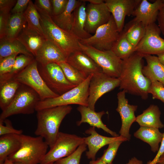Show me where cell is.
Returning a JSON list of instances; mask_svg holds the SVG:
<instances>
[{"label": "cell", "instance_id": "cell-28", "mask_svg": "<svg viewBox=\"0 0 164 164\" xmlns=\"http://www.w3.org/2000/svg\"><path fill=\"white\" fill-rule=\"evenodd\" d=\"M81 2V0H68L66 8L62 13L57 15L51 16L54 23L62 29L71 32L73 11Z\"/></svg>", "mask_w": 164, "mask_h": 164}, {"label": "cell", "instance_id": "cell-30", "mask_svg": "<svg viewBox=\"0 0 164 164\" xmlns=\"http://www.w3.org/2000/svg\"><path fill=\"white\" fill-rule=\"evenodd\" d=\"M21 84L13 79L0 84V108L2 111L12 102Z\"/></svg>", "mask_w": 164, "mask_h": 164}, {"label": "cell", "instance_id": "cell-12", "mask_svg": "<svg viewBox=\"0 0 164 164\" xmlns=\"http://www.w3.org/2000/svg\"><path fill=\"white\" fill-rule=\"evenodd\" d=\"M119 78L111 77L103 72L92 75L89 86L88 107L95 110L97 101L103 95L119 86Z\"/></svg>", "mask_w": 164, "mask_h": 164}, {"label": "cell", "instance_id": "cell-39", "mask_svg": "<svg viewBox=\"0 0 164 164\" xmlns=\"http://www.w3.org/2000/svg\"><path fill=\"white\" fill-rule=\"evenodd\" d=\"M18 54H14L0 60V78L11 71Z\"/></svg>", "mask_w": 164, "mask_h": 164}, {"label": "cell", "instance_id": "cell-52", "mask_svg": "<svg viewBox=\"0 0 164 164\" xmlns=\"http://www.w3.org/2000/svg\"><path fill=\"white\" fill-rule=\"evenodd\" d=\"M155 164H164V153L161 156Z\"/></svg>", "mask_w": 164, "mask_h": 164}, {"label": "cell", "instance_id": "cell-53", "mask_svg": "<svg viewBox=\"0 0 164 164\" xmlns=\"http://www.w3.org/2000/svg\"><path fill=\"white\" fill-rule=\"evenodd\" d=\"M2 164H22V163L12 162L7 159Z\"/></svg>", "mask_w": 164, "mask_h": 164}, {"label": "cell", "instance_id": "cell-50", "mask_svg": "<svg viewBox=\"0 0 164 164\" xmlns=\"http://www.w3.org/2000/svg\"><path fill=\"white\" fill-rule=\"evenodd\" d=\"M89 164H107L103 161L100 158L96 160H93L90 161Z\"/></svg>", "mask_w": 164, "mask_h": 164}, {"label": "cell", "instance_id": "cell-46", "mask_svg": "<svg viewBox=\"0 0 164 164\" xmlns=\"http://www.w3.org/2000/svg\"><path fill=\"white\" fill-rule=\"evenodd\" d=\"M17 0H0V11H11Z\"/></svg>", "mask_w": 164, "mask_h": 164}, {"label": "cell", "instance_id": "cell-26", "mask_svg": "<svg viewBox=\"0 0 164 164\" xmlns=\"http://www.w3.org/2000/svg\"><path fill=\"white\" fill-rule=\"evenodd\" d=\"M163 135L158 128L146 127H140L134 134L135 137L149 144L153 152L158 151Z\"/></svg>", "mask_w": 164, "mask_h": 164}, {"label": "cell", "instance_id": "cell-24", "mask_svg": "<svg viewBox=\"0 0 164 164\" xmlns=\"http://www.w3.org/2000/svg\"><path fill=\"white\" fill-rule=\"evenodd\" d=\"M80 4L74 10L71 32L79 40L87 39L91 35L85 29L86 21V2L81 0Z\"/></svg>", "mask_w": 164, "mask_h": 164}, {"label": "cell", "instance_id": "cell-35", "mask_svg": "<svg viewBox=\"0 0 164 164\" xmlns=\"http://www.w3.org/2000/svg\"><path fill=\"white\" fill-rule=\"evenodd\" d=\"M34 59V57L22 54L17 56L10 72L7 75L0 78V84L12 79L15 75L30 64Z\"/></svg>", "mask_w": 164, "mask_h": 164}, {"label": "cell", "instance_id": "cell-34", "mask_svg": "<svg viewBox=\"0 0 164 164\" xmlns=\"http://www.w3.org/2000/svg\"><path fill=\"white\" fill-rule=\"evenodd\" d=\"M23 15L28 27L44 36L40 24L39 14L32 0H30Z\"/></svg>", "mask_w": 164, "mask_h": 164}, {"label": "cell", "instance_id": "cell-55", "mask_svg": "<svg viewBox=\"0 0 164 164\" xmlns=\"http://www.w3.org/2000/svg\"><path fill=\"white\" fill-rule=\"evenodd\" d=\"M49 164H57L56 162L53 163H51Z\"/></svg>", "mask_w": 164, "mask_h": 164}, {"label": "cell", "instance_id": "cell-25", "mask_svg": "<svg viewBox=\"0 0 164 164\" xmlns=\"http://www.w3.org/2000/svg\"><path fill=\"white\" fill-rule=\"evenodd\" d=\"M161 112L156 105L151 104L142 113L136 117L135 122L140 127H153L161 129L164 125L160 120Z\"/></svg>", "mask_w": 164, "mask_h": 164}, {"label": "cell", "instance_id": "cell-11", "mask_svg": "<svg viewBox=\"0 0 164 164\" xmlns=\"http://www.w3.org/2000/svg\"><path fill=\"white\" fill-rule=\"evenodd\" d=\"M38 68L48 87L59 95L76 86L67 80L61 68L57 63L42 65L38 63Z\"/></svg>", "mask_w": 164, "mask_h": 164}, {"label": "cell", "instance_id": "cell-2", "mask_svg": "<svg viewBox=\"0 0 164 164\" xmlns=\"http://www.w3.org/2000/svg\"><path fill=\"white\" fill-rule=\"evenodd\" d=\"M72 109L69 105L56 106L36 111L37 125L35 134L43 138L50 148L52 147L60 132L59 129L62 121Z\"/></svg>", "mask_w": 164, "mask_h": 164}, {"label": "cell", "instance_id": "cell-23", "mask_svg": "<svg viewBox=\"0 0 164 164\" xmlns=\"http://www.w3.org/2000/svg\"><path fill=\"white\" fill-rule=\"evenodd\" d=\"M147 64L144 66L142 72L144 75L152 82L157 81L164 86V65L157 56L151 55L144 56Z\"/></svg>", "mask_w": 164, "mask_h": 164}, {"label": "cell", "instance_id": "cell-51", "mask_svg": "<svg viewBox=\"0 0 164 164\" xmlns=\"http://www.w3.org/2000/svg\"><path fill=\"white\" fill-rule=\"evenodd\" d=\"M85 2H88L90 3L94 4H99L104 2V0H84Z\"/></svg>", "mask_w": 164, "mask_h": 164}, {"label": "cell", "instance_id": "cell-4", "mask_svg": "<svg viewBox=\"0 0 164 164\" xmlns=\"http://www.w3.org/2000/svg\"><path fill=\"white\" fill-rule=\"evenodd\" d=\"M21 145L18 150L7 159L22 164H39L48 152L49 145L41 137L20 135Z\"/></svg>", "mask_w": 164, "mask_h": 164}, {"label": "cell", "instance_id": "cell-15", "mask_svg": "<svg viewBox=\"0 0 164 164\" xmlns=\"http://www.w3.org/2000/svg\"><path fill=\"white\" fill-rule=\"evenodd\" d=\"M86 11L85 29L90 34L94 33L99 27L106 24L111 16L104 1L99 4H88Z\"/></svg>", "mask_w": 164, "mask_h": 164}, {"label": "cell", "instance_id": "cell-21", "mask_svg": "<svg viewBox=\"0 0 164 164\" xmlns=\"http://www.w3.org/2000/svg\"><path fill=\"white\" fill-rule=\"evenodd\" d=\"M77 110L80 113L81 117L80 120L77 122V126L80 125L83 123H86L92 127L102 129L112 137L119 136L116 133L108 128L103 122L101 118L105 114L104 111L96 112L88 106L83 105H79Z\"/></svg>", "mask_w": 164, "mask_h": 164}, {"label": "cell", "instance_id": "cell-13", "mask_svg": "<svg viewBox=\"0 0 164 164\" xmlns=\"http://www.w3.org/2000/svg\"><path fill=\"white\" fill-rule=\"evenodd\" d=\"M161 33L155 23L147 26L145 34L135 47V52L144 56L164 53V39L160 36Z\"/></svg>", "mask_w": 164, "mask_h": 164}, {"label": "cell", "instance_id": "cell-14", "mask_svg": "<svg viewBox=\"0 0 164 164\" xmlns=\"http://www.w3.org/2000/svg\"><path fill=\"white\" fill-rule=\"evenodd\" d=\"M126 93L125 91L122 90L117 94L118 105L116 110L121 119V125L119 132L120 135L129 141L131 137L130 129L132 124L135 121V113L138 106L128 103V100L125 97Z\"/></svg>", "mask_w": 164, "mask_h": 164}, {"label": "cell", "instance_id": "cell-36", "mask_svg": "<svg viewBox=\"0 0 164 164\" xmlns=\"http://www.w3.org/2000/svg\"><path fill=\"white\" fill-rule=\"evenodd\" d=\"M57 64L61 68L67 80L75 86L81 84L87 77L66 62Z\"/></svg>", "mask_w": 164, "mask_h": 164}, {"label": "cell", "instance_id": "cell-38", "mask_svg": "<svg viewBox=\"0 0 164 164\" xmlns=\"http://www.w3.org/2000/svg\"><path fill=\"white\" fill-rule=\"evenodd\" d=\"M123 142L122 140H119L109 144L108 148L104 151L100 159L107 164H112L118 149Z\"/></svg>", "mask_w": 164, "mask_h": 164}, {"label": "cell", "instance_id": "cell-20", "mask_svg": "<svg viewBox=\"0 0 164 164\" xmlns=\"http://www.w3.org/2000/svg\"><path fill=\"white\" fill-rule=\"evenodd\" d=\"M66 62L87 77L90 75L103 72L93 60L81 50L71 53L67 57Z\"/></svg>", "mask_w": 164, "mask_h": 164}, {"label": "cell", "instance_id": "cell-6", "mask_svg": "<svg viewBox=\"0 0 164 164\" xmlns=\"http://www.w3.org/2000/svg\"><path fill=\"white\" fill-rule=\"evenodd\" d=\"M92 75H89L81 84L61 95L54 98L40 101L36 106V111L72 104L88 106L89 84Z\"/></svg>", "mask_w": 164, "mask_h": 164}, {"label": "cell", "instance_id": "cell-7", "mask_svg": "<svg viewBox=\"0 0 164 164\" xmlns=\"http://www.w3.org/2000/svg\"><path fill=\"white\" fill-rule=\"evenodd\" d=\"M83 143L84 137L60 132L54 145L50 148L40 164L53 163L67 157Z\"/></svg>", "mask_w": 164, "mask_h": 164}, {"label": "cell", "instance_id": "cell-27", "mask_svg": "<svg viewBox=\"0 0 164 164\" xmlns=\"http://www.w3.org/2000/svg\"><path fill=\"white\" fill-rule=\"evenodd\" d=\"M20 135L11 134L0 136V164L19 149L21 145Z\"/></svg>", "mask_w": 164, "mask_h": 164}, {"label": "cell", "instance_id": "cell-49", "mask_svg": "<svg viewBox=\"0 0 164 164\" xmlns=\"http://www.w3.org/2000/svg\"><path fill=\"white\" fill-rule=\"evenodd\" d=\"M126 164H143L142 161L138 159L135 157H133L129 160Z\"/></svg>", "mask_w": 164, "mask_h": 164}, {"label": "cell", "instance_id": "cell-8", "mask_svg": "<svg viewBox=\"0 0 164 164\" xmlns=\"http://www.w3.org/2000/svg\"><path fill=\"white\" fill-rule=\"evenodd\" d=\"M12 79L34 90L39 95L40 101L59 96L52 91L46 84L39 73L38 63L35 59Z\"/></svg>", "mask_w": 164, "mask_h": 164}, {"label": "cell", "instance_id": "cell-18", "mask_svg": "<svg viewBox=\"0 0 164 164\" xmlns=\"http://www.w3.org/2000/svg\"><path fill=\"white\" fill-rule=\"evenodd\" d=\"M85 133L90 135L87 137H84V143L88 148L86 155L88 159L92 160H95L97 152L105 145L117 140L128 141L127 138L120 135L117 137H108L100 135L96 131L94 127L90 128L85 131Z\"/></svg>", "mask_w": 164, "mask_h": 164}, {"label": "cell", "instance_id": "cell-44", "mask_svg": "<svg viewBox=\"0 0 164 164\" xmlns=\"http://www.w3.org/2000/svg\"><path fill=\"white\" fill-rule=\"evenodd\" d=\"M37 8L44 11L51 16L53 15V8L51 0H36L34 4Z\"/></svg>", "mask_w": 164, "mask_h": 164}, {"label": "cell", "instance_id": "cell-54", "mask_svg": "<svg viewBox=\"0 0 164 164\" xmlns=\"http://www.w3.org/2000/svg\"><path fill=\"white\" fill-rule=\"evenodd\" d=\"M160 61L164 65V53L157 55Z\"/></svg>", "mask_w": 164, "mask_h": 164}, {"label": "cell", "instance_id": "cell-40", "mask_svg": "<svg viewBox=\"0 0 164 164\" xmlns=\"http://www.w3.org/2000/svg\"><path fill=\"white\" fill-rule=\"evenodd\" d=\"M148 92L152 95L153 99L159 100L164 103V86L161 83L157 81L152 82Z\"/></svg>", "mask_w": 164, "mask_h": 164}, {"label": "cell", "instance_id": "cell-32", "mask_svg": "<svg viewBox=\"0 0 164 164\" xmlns=\"http://www.w3.org/2000/svg\"><path fill=\"white\" fill-rule=\"evenodd\" d=\"M111 50L122 60L128 58L135 52V47L128 41L123 30L120 32Z\"/></svg>", "mask_w": 164, "mask_h": 164}, {"label": "cell", "instance_id": "cell-1", "mask_svg": "<svg viewBox=\"0 0 164 164\" xmlns=\"http://www.w3.org/2000/svg\"><path fill=\"white\" fill-rule=\"evenodd\" d=\"M144 56L135 52L128 58L122 60L119 79V89L126 93L146 99L152 82L142 72Z\"/></svg>", "mask_w": 164, "mask_h": 164}, {"label": "cell", "instance_id": "cell-45", "mask_svg": "<svg viewBox=\"0 0 164 164\" xmlns=\"http://www.w3.org/2000/svg\"><path fill=\"white\" fill-rule=\"evenodd\" d=\"M30 0H17L11 11L12 14L23 13L27 9Z\"/></svg>", "mask_w": 164, "mask_h": 164}, {"label": "cell", "instance_id": "cell-33", "mask_svg": "<svg viewBox=\"0 0 164 164\" xmlns=\"http://www.w3.org/2000/svg\"><path fill=\"white\" fill-rule=\"evenodd\" d=\"M26 23L23 13L12 14L9 20L5 38H16Z\"/></svg>", "mask_w": 164, "mask_h": 164}, {"label": "cell", "instance_id": "cell-16", "mask_svg": "<svg viewBox=\"0 0 164 164\" xmlns=\"http://www.w3.org/2000/svg\"><path fill=\"white\" fill-rule=\"evenodd\" d=\"M141 0H105L104 2L113 17L119 32L123 29L127 16L132 15Z\"/></svg>", "mask_w": 164, "mask_h": 164}, {"label": "cell", "instance_id": "cell-31", "mask_svg": "<svg viewBox=\"0 0 164 164\" xmlns=\"http://www.w3.org/2000/svg\"><path fill=\"white\" fill-rule=\"evenodd\" d=\"M146 27L142 23L132 19L123 30L128 41L135 47L144 36Z\"/></svg>", "mask_w": 164, "mask_h": 164}, {"label": "cell", "instance_id": "cell-43", "mask_svg": "<svg viewBox=\"0 0 164 164\" xmlns=\"http://www.w3.org/2000/svg\"><path fill=\"white\" fill-rule=\"evenodd\" d=\"M51 1L53 8L52 16H56L60 14L65 10L68 0H51Z\"/></svg>", "mask_w": 164, "mask_h": 164}, {"label": "cell", "instance_id": "cell-41", "mask_svg": "<svg viewBox=\"0 0 164 164\" xmlns=\"http://www.w3.org/2000/svg\"><path fill=\"white\" fill-rule=\"evenodd\" d=\"M11 15L10 12L0 11V39L6 36L8 24Z\"/></svg>", "mask_w": 164, "mask_h": 164}, {"label": "cell", "instance_id": "cell-5", "mask_svg": "<svg viewBox=\"0 0 164 164\" xmlns=\"http://www.w3.org/2000/svg\"><path fill=\"white\" fill-rule=\"evenodd\" d=\"M40 100L39 95L34 90L21 84L12 102L2 111L0 115V122L3 123L5 119L12 115L33 114Z\"/></svg>", "mask_w": 164, "mask_h": 164}, {"label": "cell", "instance_id": "cell-19", "mask_svg": "<svg viewBox=\"0 0 164 164\" xmlns=\"http://www.w3.org/2000/svg\"><path fill=\"white\" fill-rule=\"evenodd\" d=\"M35 58L38 63L42 65L67 62V58L58 47L47 39L37 51Z\"/></svg>", "mask_w": 164, "mask_h": 164}, {"label": "cell", "instance_id": "cell-9", "mask_svg": "<svg viewBox=\"0 0 164 164\" xmlns=\"http://www.w3.org/2000/svg\"><path fill=\"white\" fill-rule=\"evenodd\" d=\"M81 50L88 55L101 69L103 73L113 77L119 78L122 60L111 50L101 51L80 43Z\"/></svg>", "mask_w": 164, "mask_h": 164}, {"label": "cell", "instance_id": "cell-29", "mask_svg": "<svg viewBox=\"0 0 164 164\" xmlns=\"http://www.w3.org/2000/svg\"><path fill=\"white\" fill-rule=\"evenodd\" d=\"M16 54L34 57L16 38L10 39L4 38L0 39V60Z\"/></svg>", "mask_w": 164, "mask_h": 164}, {"label": "cell", "instance_id": "cell-22", "mask_svg": "<svg viewBox=\"0 0 164 164\" xmlns=\"http://www.w3.org/2000/svg\"><path fill=\"white\" fill-rule=\"evenodd\" d=\"M16 38L34 57L46 39L43 35L29 28L27 23Z\"/></svg>", "mask_w": 164, "mask_h": 164}, {"label": "cell", "instance_id": "cell-37", "mask_svg": "<svg viewBox=\"0 0 164 164\" xmlns=\"http://www.w3.org/2000/svg\"><path fill=\"white\" fill-rule=\"evenodd\" d=\"M87 146L85 144L83 143L71 155L60 159L56 162L57 164H80L81 155L86 150Z\"/></svg>", "mask_w": 164, "mask_h": 164}, {"label": "cell", "instance_id": "cell-42", "mask_svg": "<svg viewBox=\"0 0 164 164\" xmlns=\"http://www.w3.org/2000/svg\"><path fill=\"white\" fill-rule=\"evenodd\" d=\"M5 125H4L3 123L0 122V136L11 134H15L20 135L22 134L23 131L22 130H18L13 128L11 121L8 119H5Z\"/></svg>", "mask_w": 164, "mask_h": 164}, {"label": "cell", "instance_id": "cell-47", "mask_svg": "<svg viewBox=\"0 0 164 164\" xmlns=\"http://www.w3.org/2000/svg\"><path fill=\"white\" fill-rule=\"evenodd\" d=\"M163 137L157 153L152 160H149L146 164H155L161 156L164 153V132Z\"/></svg>", "mask_w": 164, "mask_h": 164}, {"label": "cell", "instance_id": "cell-17", "mask_svg": "<svg viewBox=\"0 0 164 164\" xmlns=\"http://www.w3.org/2000/svg\"><path fill=\"white\" fill-rule=\"evenodd\" d=\"M164 6V0H156L152 3L141 0L134 11L133 19L146 26L155 23L159 11Z\"/></svg>", "mask_w": 164, "mask_h": 164}, {"label": "cell", "instance_id": "cell-48", "mask_svg": "<svg viewBox=\"0 0 164 164\" xmlns=\"http://www.w3.org/2000/svg\"><path fill=\"white\" fill-rule=\"evenodd\" d=\"M157 20L161 32L164 36V6L159 11Z\"/></svg>", "mask_w": 164, "mask_h": 164}, {"label": "cell", "instance_id": "cell-3", "mask_svg": "<svg viewBox=\"0 0 164 164\" xmlns=\"http://www.w3.org/2000/svg\"><path fill=\"white\" fill-rule=\"evenodd\" d=\"M36 7L40 15V24L46 39L58 47L67 58L72 53L81 50L80 40L77 37L71 32L58 27L53 22L50 15Z\"/></svg>", "mask_w": 164, "mask_h": 164}, {"label": "cell", "instance_id": "cell-10", "mask_svg": "<svg viewBox=\"0 0 164 164\" xmlns=\"http://www.w3.org/2000/svg\"><path fill=\"white\" fill-rule=\"evenodd\" d=\"M119 32L113 17L109 21L99 27L90 38L80 41L81 44L101 51L111 50L119 37Z\"/></svg>", "mask_w": 164, "mask_h": 164}]
</instances>
